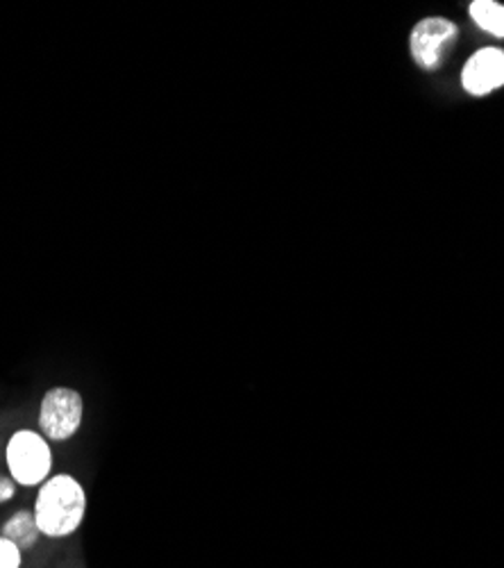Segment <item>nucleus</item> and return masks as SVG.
<instances>
[{
	"mask_svg": "<svg viewBox=\"0 0 504 568\" xmlns=\"http://www.w3.org/2000/svg\"><path fill=\"white\" fill-rule=\"evenodd\" d=\"M86 494L80 480L69 473L45 480L39 487L34 503V518L43 537L64 539L71 537L84 520Z\"/></svg>",
	"mask_w": 504,
	"mask_h": 568,
	"instance_id": "1",
	"label": "nucleus"
},
{
	"mask_svg": "<svg viewBox=\"0 0 504 568\" xmlns=\"http://www.w3.org/2000/svg\"><path fill=\"white\" fill-rule=\"evenodd\" d=\"M10 476L21 487H41L51 478L53 450L49 439L34 430H17L8 442Z\"/></svg>",
	"mask_w": 504,
	"mask_h": 568,
	"instance_id": "2",
	"label": "nucleus"
},
{
	"mask_svg": "<svg viewBox=\"0 0 504 568\" xmlns=\"http://www.w3.org/2000/svg\"><path fill=\"white\" fill-rule=\"evenodd\" d=\"M84 414L82 396L71 387H53L39 407V430L49 442H66L78 435Z\"/></svg>",
	"mask_w": 504,
	"mask_h": 568,
	"instance_id": "3",
	"label": "nucleus"
},
{
	"mask_svg": "<svg viewBox=\"0 0 504 568\" xmlns=\"http://www.w3.org/2000/svg\"><path fill=\"white\" fill-rule=\"evenodd\" d=\"M456 39V26L445 19H425L414 32H411V55L414 60L432 71L441 67L443 53L450 49V43Z\"/></svg>",
	"mask_w": 504,
	"mask_h": 568,
	"instance_id": "4",
	"label": "nucleus"
},
{
	"mask_svg": "<svg viewBox=\"0 0 504 568\" xmlns=\"http://www.w3.org/2000/svg\"><path fill=\"white\" fill-rule=\"evenodd\" d=\"M464 89L473 97H484L504 84V51L484 49L464 67Z\"/></svg>",
	"mask_w": 504,
	"mask_h": 568,
	"instance_id": "5",
	"label": "nucleus"
},
{
	"mask_svg": "<svg viewBox=\"0 0 504 568\" xmlns=\"http://www.w3.org/2000/svg\"><path fill=\"white\" fill-rule=\"evenodd\" d=\"M0 537H6L8 541H12L21 552L23 550H30L39 544V537L41 530L37 526V518H34V511H28V509H21L17 514H12L3 528H0Z\"/></svg>",
	"mask_w": 504,
	"mask_h": 568,
	"instance_id": "6",
	"label": "nucleus"
},
{
	"mask_svg": "<svg viewBox=\"0 0 504 568\" xmlns=\"http://www.w3.org/2000/svg\"><path fill=\"white\" fill-rule=\"evenodd\" d=\"M471 17L486 32L495 37H504V6L493 3V0H475L471 6Z\"/></svg>",
	"mask_w": 504,
	"mask_h": 568,
	"instance_id": "7",
	"label": "nucleus"
},
{
	"mask_svg": "<svg viewBox=\"0 0 504 568\" xmlns=\"http://www.w3.org/2000/svg\"><path fill=\"white\" fill-rule=\"evenodd\" d=\"M23 552L8 541L6 537H0V568H21Z\"/></svg>",
	"mask_w": 504,
	"mask_h": 568,
	"instance_id": "8",
	"label": "nucleus"
},
{
	"mask_svg": "<svg viewBox=\"0 0 504 568\" xmlns=\"http://www.w3.org/2000/svg\"><path fill=\"white\" fill-rule=\"evenodd\" d=\"M17 496V483L12 476H0V505L10 503Z\"/></svg>",
	"mask_w": 504,
	"mask_h": 568,
	"instance_id": "9",
	"label": "nucleus"
}]
</instances>
